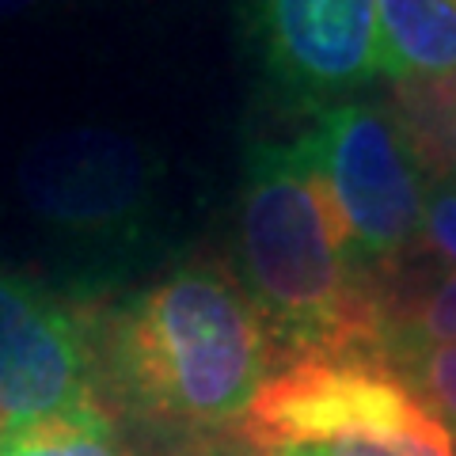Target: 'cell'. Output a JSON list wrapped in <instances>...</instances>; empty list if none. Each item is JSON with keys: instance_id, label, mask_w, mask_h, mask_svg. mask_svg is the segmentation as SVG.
Wrapping results in <instances>:
<instances>
[{"instance_id": "6da1fadb", "label": "cell", "mask_w": 456, "mask_h": 456, "mask_svg": "<svg viewBox=\"0 0 456 456\" xmlns=\"http://www.w3.org/2000/svg\"><path fill=\"white\" fill-rule=\"evenodd\" d=\"M77 308L110 422L171 452L244 449L240 426L281 354L232 266L183 259Z\"/></svg>"}, {"instance_id": "7a4b0ae2", "label": "cell", "mask_w": 456, "mask_h": 456, "mask_svg": "<svg viewBox=\"0 0 456 456\" xmlns=\"http://www.w3.org/2000/svg\"><path fill=\"white\" fill-rule=\"evenodd\" d=\"M236 278L285 362H392L388 289L365 274L346 221L301 145L248 149L236 198Z\"/></svg>"}, {"instance_id": "3957f363", "label": "cell", "mask_w": 456, "mask_h": 456, "mask_svg": "<svg viewBox=\"0 0 456 456\" xmlns=\"http://www.w3.org/2000/svg\"><path fill=\"white\" fill-rule=\"evenodd\" d=\"M164 179L160 152L110 126H69L23 152L20 198L61 263L65 301H103L152 259Z\"/></svg>"}, {"instance_id": "277c9868", "label": "cell", "mask_w": 456, "mask_h": 456, "mask_svg": "<svg viewBox=\"0 0 456 456\" xmlns=\"http://www.w3.org/2000/svg\"><path fill=\"white\" fill-rule=\"evenodd\" d=\"M346 221L358 266L392 293L395 270L422 232V160L395 114L365 99L320 110L297 137Z\"/></svg>"}, {"instance_id": "5b68a950", "label": "cell", "mask_w": 456, "mask_h": 456, "mask_svg": "<svg viewBox=\"0 0 456 456\" xmlns=\"http://www.w3.org/2000/svg\"><path fill=\"white\" fill-rule=\"evenodd\" d=\"M403 369L377 358H297L278 365L240 426L251 456L338 437H407L441 430Z\"/></svg>"}, {"instance_id": "8992f818", "label": "cell", "mask_w": 456, "mask_h": 456, "mask_svg": "<svg viewBox=\"0 0 456 456\" xmlns=\"http://www.w3.org/2000/svg\"><path fill=\"white\" fill-rule=\"evenodd\" d=\"M248 50L274 99L312 114L377 77V0H240Z\"/></svg>"}, {"instance_id": "52a82bcc", "label": "cell", "mask_w": 456, "mask_h": 456, "mask_svg": "<svg viewBox=\"0 0 456 456\" xmlns=\"http://www.w3.org/2000/svg\"><path fill=\"white\" fill-rule=\"evenodd\" d=\"M84 411L103 407L80 308L0 259V434Z\"/></svg>"}, {"instance_id": "ba28073f", "label": "cell", "mask_w": 456, "mask_h": 456, "mask_svg": "<svg viewBox=\"0 0 456 456\" xmlns=\"http://www.w3.org/2000/svg\"><path fill=\"white\" fill-rule=\"evenodd\" d=\"M377 77L456 84V0H377Z\"/></svg>"}, {"instance_id": "9c48e42d", "label": "cell", "mask_w": 456, "mask_h": 456, "mask_svg": "<svg viewBox=\"0 0 456 456\" xmlns=\"http://www.w3.org/2000/svg\"><path fill=\"white\" fill-rule=\"evenodd\" d=\"M0 456H130L107 411L35 419L0 434Z\"/></svg>"}, {"instance_id": "30bf717a", "label": "cell", "mask_w": 456, "mask_h": 456, "mask_svg": "<svg viewBox=\"0 0 456 456\" xmlns=\"http://www.w3.org/2000/svg\"><path fill=\"white\" fill-rule=\"evenodd\" d=\"M392 331V365L426 346H452L456 342V270L441 274L415 305L388 312Z\"/></svg>"}, {"instance_id": "8fae6325", "label": "cell", "mask_w": 456, "mask_h": 456, "mask_svg": "<svg viewBox=\"0 0 456 456\" xmlns=\"http://www.w3.org/2000/svg\"><path fill=\"white\" fill-rule=\"evenodd\" d=\"M270 456H456V437L441 426L430 434L407 437H338L323 445H297Z\"/></svg>"}, {"instance_id": "7c38bea8", "label": "cell", "mask_w": 456, "mask_h": 456, "mask_svg": "<svg viewBox=\"0 0 456 456\" xmlns=\"http://www.w3.org/2000/svg\"><path fill=\"white\" fill-rule=\"evenodd\" d=\"M411 388L434 415L445 422V430L456 437V342L452 346H426L403 358Z\"/></svg>"}, {"instance_id": "4fadbf2b", "label": "cell", "mask_w": 456, "mask_h": 456, "mask_svg": "<svg viewBox=\"0 0 456 456\" xmlns=\"http://www.w3.org/2000/svg\"><path fill=\"white\" fill-rule=\"evenodd\" d=\"M422 232L430 236V244L456 263V183H445L430 194V202L422 209Z\"/></svg>"}, {"instance_id": "5bb4252c", "label": "cell", "mask_w": 456, "mask_h": 456, "mask_svg": "<svg viewBox=\"0 0 456 456\" xmlns=\"http://www.w3.org/2000/svg\"><path fill=\"white\" fill-rule=\"evenodd\" d=\"M42 0H0V20H16V16H27L35 12Z\"/></svg>"}]
</instances>
